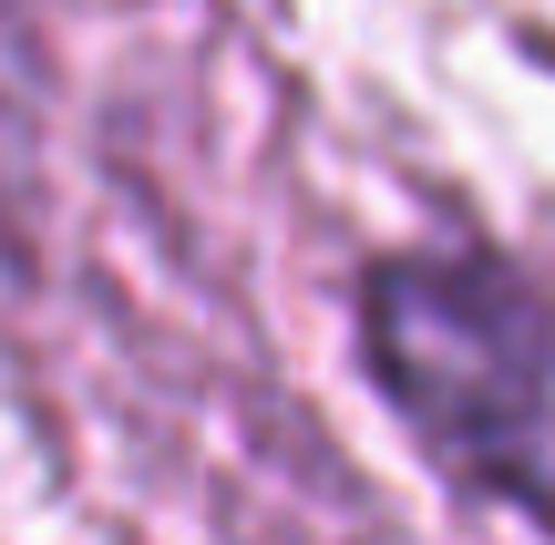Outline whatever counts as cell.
<instances>
[{
	"label": "cell",
	"instance_id": "cell-1",
	"mask_svg": "<svg viewBox=\"0 0 555 545\" xmlns=\"http://www.w3.org/2000/svg\"><path fill=\"white\" fill-rule=\"evenodd\" d=\"M371 371L401 423L474 494L555 525V309L504 258H391L360 299Z\"/></svg>",
	"mask_w": 555,
	"mask_h": 545
}]
</instances>
